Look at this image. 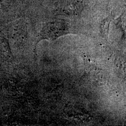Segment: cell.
Listing matches in <instances>:
<instances>
[{"mask_svg": "<svg viewBox=\"0 0 126 126\" xmlns=\"http://www.w3.org/2000/svg\"><path fill=\"white\" fill-rule=\"evenodd\" d=\"M68 33L69 28L64 21L59 20L47 23L42 28L36 45L40 41H53Z\"/></svg>", "mask_w": 126, "mask_h": 126, "instance_id": "cell-1", "label": "cell"}, {"mask_svg": "<svg viewBox=\"0 0 126 126\" xmlns=\"http://www.w3.org/2000/svg\"><path fill=\"white\" fill-rule=\"evenodd\" d=\"M110 22H111V19L110 18H107L102 22L100 26L101 33L106 37H108L109 27Z\"/></svg>", "mask_w": 126, "mask_h": 126, "instance_id": "cell-2", "label": "cell"}, {"mask_svg": "<svg viewBox=\"0 0 126 126\" xmlns=\"http://www.w3.org/2000/svg\"><path fill=\"white\" fill-rule=\"evenodd\" d=\"M0 52L2 53H6V55L8 54L10 56H11V52L10 51V50L9 48V45L8 44V43L7 41L3 39L1 41V43H0Z\"/></svg>", "mask_w": 126, "mask_h": 126, "instance_id": "cell-3", "label": "cell"}]
</instances>
